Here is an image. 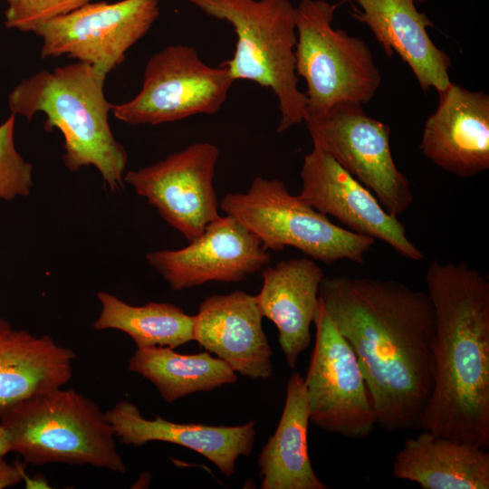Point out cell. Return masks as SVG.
Segmentation results:
<instances>
[{"label":"cell","mask_w":489,"mask_h":489,"mask_svg":"<svg viewBox=\"0 0 489 489\" xmlns=\"http://www.w3.org/2000/svg\"><path fill=\"white\" fill-rule=\"evenodd\" d=\"M319 299L357 356L377 426L419 429L434 377L435 314L427 293L395 280L324 276Z\"/></svg>","instance_id":"obj_1"},{"label":"cell","mask_w":489,"mask_h":489,"mask_svg":"<svg viewBox=\"0 0 489 489\" xmlns=\"http://www.w3.org/2000/svg\"><path fill=\"white\" fill-rule=\"evenodd\" d=\"M434 377L419 429L489 447V282L465 261L433 260Z\"/></svg>","instance_id":"obj_2"},{"label":"cell","mask_w":489,"mask_h":489,"mask_svg":"<svg viewBox=\"0 0 489 489\" xmlns=\"http://www.w3.org/2000/svg\"><path fill=\"white\" fill-rule=\"evenodd\" d=\"M106 76L78 61L52 72L42 70L13 89L8 106L28 120L36 112L44 113V129L55 128L63 135L68 170L93 166L115 192L124 187L128 154L109 124L112 104L104 95Z\"/></svg>","instance_id":"obj_3"},{"label":"cell","mask_w":489,"mask_h":489,"mask_svg":"<svg viewBox=\"0 0 489 489\" xmlns=\"http://www.w3.org/2000/svg\"><path fill=\"white\" fill-rule=\"evenodd\" d=\"M9 453L25 464L92 465L125 473L114 431L98 405L62 387L23 399L0 415Z\"/></svg>","instance_id":"obj_4"},{"label":"cell","mask_w":489,"mask_h":489,"mask_svg":"<svg viewBox=\"0 0 489 489\" xmlns=\"http://www.w3.org/2000/svg\"><path fill=\"white\" fill-rule=\"evenodd\" d=\"M228 22L236 35L233 57L223 62L234 81H251L276 96L282 133L302 123L307 100L295 71L296 7L290 0H189Z\"/></svg>","instance_id":"obj_5"},{"label":"cell","mask_w":489,"mask_h":489,"mask_svg":"<svg viewBox=\"0 0 489 489\" xmlns=\"http://www.w3.org/2000/svg\"><path fill=\"white\" fill-rule=\"evenodd\" d=\"M219 206L273 252L292 246L328 264L342 259L363 264L375 244L374 238L333 224L277 178L256 177L246 192L226 194Z\"/></svg>","instance_id":"obj_6"},{"label":"cell","mask_w":489,"mask_h":489,"mask_svg":"<svg viewBox=\"0 0 489 489\" xmlns=\"http://www.w3.org/2000/svg\"><path fill=\"white\" fill-rule=\"evenodd\" d=\"M336 7L325 0H302L296 7L295 71L306 82V113L367 104L380 86L366 42L332 26Z\"/></svg>","instance_id":"obj_7"},{"label":"cell","mask_w":489,"mask_h":489,"mask_svg":"<svg viewBox=\"0 0 489 489\" xmlns=\"http://www.w3.org/2000/svg\"><path fill=\"white\" fill-rule=\"evenodd\" d=\"M362 106L339 103L306 113L303 121L313 148L329 154L398 217L413 203L410 183L393 159L389 127L368 116Z\"/></svg>","instance_id":"obj_8"},{"label":"cell","mask_w":489,"mask_h":489,"mask_svg":"<svg viewBox=\"0 0 489 489\" xmlns=\"http://www.w3.org/2000/svg\"><path fill=\"white\" fill-rule=\"evenodd\" d=\"M143 76L135 97L112 105L114 117L129 125H158L216 113L235 82L225 66H209L194 47L182 44L153 54Z\"/></svg>","instance_id":"obj_9"},{"label":"cell","mask_w":489,"mask_h":489,"mask_svg":"<svg viewBox=\"0 0 489 489\" xmlns=\"http://www.w3.org/2000/svg\"><path fill=\"white\" fill-rule=\"evenodd\" d=\"M315 342L304 379L309 420L348 438H363L376 413L356 354L320 302Z\"/></svg>","instance_id":"obj_10"},{"label":"cell","mask_w":489,"mask_h":489,"mask_svg":"<svg viewBox=\"0 0 489 489\" xmlns=\"http://www.w3.org/2000/svg\"><path fill=\"white\" fill-rule=\"evenodd\" d=\"M159 15L158 0L88 3L39 28L42 58L66 55L107 75Z\"/></svg>","instance_id":"obj_11"},{"label":"cell","mask_w":489,"mask_h":489,"mask_svg":"<svg viewBox=\"0 0 489 489\" xmlns=\"http://www.w3.org/2000/svg\"><path fill=\"white\" fill-rule=\"evenodd\" d=\"M219 155L216 145L196 142L155 164L129 170L124 182L191 242L220 216L213 184Z\"/></svg>","instance_id":"obj_12"},{"label":"cell","mask_w":489,"mask_h":489,"mask_svg":"<svg viewBox=\"0 0 489 489\" xmlns=\"http://www.w3.org/2000/svg\"><path fill=\"white\" fill-rule=\"evenodd\" d=\"M146 260L173 291H183L209 282H242L268 265L271 255L252 232L225 215L186 247L152 251Z\"/></svg>","instance_id":"obj_13"},{"label":"cell","mask_w":489,"mask_h":489,"mask_svg":"<svg viewBox=\"0 0 489 489\" xmlns=\"http://www.w3.org/2000/svg\"><path fill=\"white\" fill-rule=\"evenodd\" d=\"M301 179L297 196L316 211L337 218L354 233L385 242L407 259L424 258L398 218L326 152L313 148L304 156Z\"/></svg>","instance_id":"obj_14"},{"label":"cell","mask_w":489,"mask_h":489,"mask_svg":"<svg viewBox=\"0 0 489 489\" xmlns=\"http://www.w3.org/2000/svg\"><path fill=\"white\" fill-rule=\"evenodd\" d=\"M419 149L446 172L470 177L489 168V96L450 82L438 92Z\"/></svg>","instance_id":"obj_15"},{"label":"cell","mask_w":489,"mask_h":489,"mask_svg":"<svg viewBox=\"0 0 489 489\" xmlns=\"http://www.w3.org/2000/svg\"><path fill=\"white\" fill-rule=\"evenodd\" d=\"M262 319L255 295L239 290L211 295L193 315V340L235 373L265 380L273 374V351Z\"/></svg>","instance_id":"obj_16"},{"label":"cell","mask_w":489,"mask_h":489,"mask_svg":"<svg viewBox=\"0 0 489 489\" xmlns=\"http://www.w3.org/2000/svg\"><path fill=\"white\" fill-rule=\"evenodd\" d=\"M105 416L122 444L141 446L160 441L182 446L206 457L227 478L235 474L240 456H250L255 440L253 420L240 426H210L176 423L159 416L148 419L128 400L117 403Z\"/></svg>","instance_id":"obj_17"},{"label":"cell","mask_w":489,"mask_h":489,"mask_svg":"<svg viewBox=\"0 0 489 489\" xmlns=\"http://www.w3.org/2000/svg\"><path fill=\"white\" fill-rule=\"evenodd\" d=\"M352 16L365 24L386 55L396 53L408 65L425 91L437 92L451 82V59L430 38L427 29L433 23L417 8L426 0H355Z\"/></svg>","instance_id":"obj_18"},{"label":"cell","mask_w":489,"mask_h":489,"mask_svg":"<svg viewBox=\"0 0 489 489\" xmlns=\"http://www.w3.org/2000/svg\"><path fill=\"white\" fill-rule=\"evenodd\" d=\"M262 277L261 291L255 295L259 309L263 317L275 324L280 347L293 369L312 340L323 271L315 260L305 256L267 266Z\"/></svg>","instance_id":"obj_19"},{"label":"cell","mask_w":489,"mask_h":489,"mask_svg":"<svg viewBox=\"0 0 489 489\" xmlns=\"http://www.w3.org/2000/svg\"><path fill=\"white\" fill-rule=\"evenodd\" d=\"M75 354L48 335L17 330L0 316V415L27 398L64 386Z\"/></svg>","instance_id":"obj_20"},{"label":"cell","mask_w":489,"mask_h":489,"mask_svg":"<svg viewBox=\"0 0 489 489\" xmlns=\"http://www.w3.org/2000/svg\"><path fill=\"white\" fill-rule=\"evenodd\" d=\"M392 475L423 489H488L489 453L421 430L404 442L393 462Z\"/></svg>","instance_id":"obj_21"},{"label":"cell","mask_w":489,"mask_h":489,"mask_svg":"<svg viewBox=\"0 0 489 489\" xmlns=\"http://www.w3.org/2000/svg\"><path fill=\"white\" fill-rule=\"evenodd\" d=\"M309 410L303 377L293 372L286 386L275 432L257 459L262 489H328L315 474L308 453Z\"/></svg>","instance_id":"obj_22"},{"label":"cell","mask_w":489,"mask_h":489,"mask_svg":"<svg viewBox=\"0 0 489 489\" xmlns=\"http://www.w3.org/2000/svg\"><path fill=\"white\" fill-rule=\"evenodd\" d=\"M128 369L149 380L168 403L237 380L230 366L210 352L180 354L161 346L136 349Z\"/></svg>","instance_id":"obj_23"},{"label":"cell","mask_w":489,"mask_h":489,"mask_svg":"<svg viewBox=\"0 0 489 489\" xmlns=\"http://www.w3.org/2000/svg\"><path fill=\"white\" fill-rule=\"evenodd\" d=\"M97 298L101 310L93 327L120 331L131 338L137 349H175L193 340V316L172 303L150 302L135 306L107 292H99Z\"/></svg>","instance_id":"obj_24"},{"label":"cell","mask_w":489,"mask_h":489,"mask_svg":"<svg viewBox=\"0 0 489 489\" xmlns=\"http://www.w3.org/2000/svg\"><path fill=\"white\" fill-rule=\"evenodd\" d=\"M15 114L0 125V204L27 197L34 186L33 165L25 161L14 145Z\"/></svg>","instance_id":"obj_25"},{"label":"cell","mask_w":489,"mask_h":489,"mask_svg":"<svg viewBox=\"0 0 489 489\" xmlns=\"http://www.w3.org/2000/svg\"><path fill=\"white\" fill-rule=\"evenodd\" d=\"M5 25L34 33L49 22L68 14L92 0H5Z\"/></svg>","instance_id":"obj_26"},{"label":"cell","mask_w":489,"mask_h":489,"mask_svg":"<svg viewBox=\"0 0 489 489\" xmlns=\"http://www.w3.org/2000/svg\"><path fill=\"white\" fill-rule=\"evenodd\" d=\"M25 465L21 463H9L5 455H0V489L14 486L24 481Z\"/></svg>","instance_id":"obj_27"},{"label":"cell","mask_w":489,"mask_h":489,"mask_svg":"<svg viewBox=\"0 0 489 489\" xmlns=\"http://www.w3.org/2000/svg\"><path fill=\"white\" fill-rule=\"evenodd\" d=\"M24 481L25 482L26 488H49L45 478L40 477V475L32 478L25 475Z\"/></svg>","instance_id":"obj_28"},{"label":"cell","mask_w":489,"mask_h":489,"mask_svg":"<svg viewBox=\"0 0 489 489\" xmlns=\"http://www.w3.org/2000/svg\"><path fill=\"white\" fill-rule=\"evenodd\" d=\"M9 453L8 442L5 432L0 425V455H5Z\"/></svg>","instance_id":"obj_29"},{"label":"cell","mask_w":489,"mask_h":489,"mask_svg":"<svg viewBox=\"0 0 489 489\" xmlns=\"http://www.w3.org/2000/svg\"><path fill=\"white\" fill-rule=\"evenodd\" d=\"M349 1V0H348Z\"/></svg>","instance_id":"obj_30"}]
</instances>
